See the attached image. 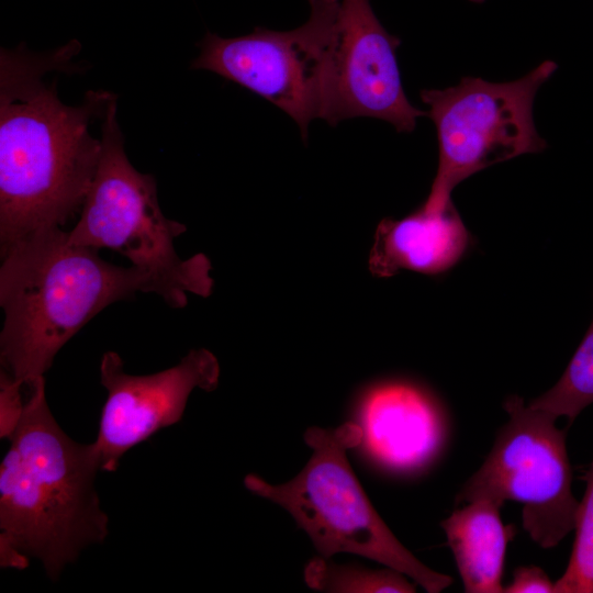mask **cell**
Segmentation results:
<instances>
[{
  "mask_svg": "<svg viewBox=\"0 0 593 593\" xmlns=\"http://www.w3.org/2000/svg\"><path fill=\"white\" fill-rule=\"evenodd\" d=\"M76 40L48 53L23 44L0 53V246L63 228L80 212L94 178L101 139L90 126L116 97L88 91L78 107L64 103L46 74L69 69Z\"/></svg>",
  "mask_w": 593,
  "mask_h": 593,
  "instance_id": "6da1fadb",
  "label": "cell"
},
{
  "mask_svg": "<svg viewBox=\"0 0 593 593\" xmlns=\"http://www.w3.org/2000/svg\"><path fill=\"white\" fill-rule=\"evenodd\" d=\"M23 382L24 413L0 467V564L22 570L36 558L56 580L108 536L94 489L100 456L94 443H76L57 424L44 376Z\"/></svg>",
  "mask_w": 593,
  "mask_h": 593,
  "instance_id": "7a4b0ae2",
  "label": "cell"
},
{
  "mask_svg": "<svg viewBox=\"0 0 593 593\" xmlns=\"http://www.w3.org/2000/svg\"><path fill=\"white\" fill-rule=\"evenodd\" d=\"M1 257V370L18 381L44 376L60 348L111 303L136 292L166 298L155 276L105 261L63 228L27 236Z\"/></svg>",
  "mask_w": 593,
  "mask_h": 593,
  "instance_id": "3957f363",
  "label": "cell"
},
{
  "mask_svg": "<svg viewBox=\"0 0 593 593\" xmlns=\"http://www.w3.org/2000/svg\"><path fill=\"white\" fill-rule=\"evenodd\" d=\"M304 440L313 454L293 479L276 485L248 474L245 486L290 513L323 558L339 552L359 555L404 573L428 593L452 583L451 577L416 559L371 505L346 456L361 444L359 424L310 427Z\"/></svg>",
  "mask_w": 593,
  "mask_h": 593,
  "instance_id": "277c9868",
  "label": "cell"
},
{
  "mask_svg": "<svg viewBox=\"0 0 593 593\" xmlns=\"http://www.w3.org/2000/svg\"><path fill=\"white\" fill-rule=\"evenodd\" d=\"M101 144L94 178L68 239L115 250L152 273L164 286L165 302L171 307L186 306L188 294L209 296L214 284L211 261L202 253L188 259L177 255L175 239L187 227L163 214L155 178L130 163L116 120V97L103 118Z\"/></svg>",
  "mask_w": 593,
  "mask_h": 593,
  "instance_id": "5b68a950",
  "label": "cell"
},
{
  "mask_svg": "<svg viewBox=\"0 0 593 593\" xmlns=\"http://www.w3.org/2000/svg\"><path fill=\"white\" fill-rule=\"evenodd\" d=\"M310 16L290 31L255 27L224 38L208 32L191 68L213 71L270 101L299 125L335 124L338 18L342 0H307Z\"/></svg>",
  "mask_w": 593,
  "mask_h": 593,
  "instance_id": "8992f818",
  "label": "cell"
},
{
  "mask_svg": "<svg viewBox=\"0 0 593 593\" xmlns=\"http://www.w3.org/2000/svg\"><path fill=\"white\" fill-rule=\"evenodd\" d=\"M557 68V63L547 59L513 81L462 77L456 86L421 91L438 143V166L427 204L445 206L451 202L452 190L468 177L546 148L533 107L538 89Z\"/></svg>",
  "mask_w": 593,
  "mask_h": 593,
  "instance_id": "52a82bcc",
  "label": "cell"
},
{
  "mask_svg": "<svg viewBox=\"0 0 593 593\" xmlns=\"http://www.w3.org/2000/svg\"><path fill=\"white\" fill-rule=\"evenodd\" d=\"M503 407L508 422L457 503L519 502L524 529L540 547L552 548L574 529L579 505L571 491L566 432L556 427L555 417L526 405L518 395L508 396Z\"/></svg>",
  "mask_w": 593,
  "mask_h": 593,
  "instance_id": "ba28073f",
  "label": "cell"
},
{
  "mask_svg": "<svg viewBox=\"0 0 593 593\" xmlns=\"http://www.w3.org/2000/svg\"><path fill=\"white\" fill-rule=\"evenodd\" d=\"M220 366L208 349L190 350L176 366L134 376L115 351L103 354L100 381L108 395L94 445L102 471H114L122 456L158 430L178 423L194 389L213 391Z\"/></svg>",
  "mask_w": 593,
  "mask_h": 593,
  "instance_id": "9c48e42d",
  "label": "cell"
},
{
  "mask_svg": "<svg viewBox=\"0 0 593 593\" xmlns=\"http://www.w3.org/2000/svg\"><path fill=\"white\" fill-rule=\"evenodd\" d=\"M338 27L335 124L367 116L412 132L427 113L405 96L396 60L401 40L383 27L370 0H342Z\"/></svg>",
  "mask_w": 593,
  "mask_h": 593,
  "instance_id": "30bf717a",
  "label": "cell"
},
{
  "mask_svg": "<svg viewBox=\"0 0 593 593\" xmlns=\"http://www.w3.org/2000/svg\"><path fill=\"white\" fill-rule=\"evenodd\" d=\"M358 413L361 444L388 467H418L439 443V406L415 383L389 380L370 387L360 399Z\"/></svg>",
  "mask_w": 593,
  "mask_h": 593,
  "instance_id": "8fae6325",
  "label": "cell"
},
{
  "mask_svg": "<svg viewBox=\"0 0 593 593\" xmlns=\"http://www.w3.org/2000/svg\"><path fill=\"white\" fill-rule=\"evenodd\" d=\"M473 245L452 201L443 208L423 202L406 216L378 224L368 267L378 278L403 270L440 276L457 266Z\"/></svg>",
  "mask_w": 593,
  "mask_h": 593,
  "instance_id": "7c38bea8",
  "label": "cell"
},
{
  "mask_svg": "<svg viewBox=\"0 0 593 593\" xmlns=\"http://www.w3.org/2000/svg\"><path fill=\"white\" fill-rule=\"evenodd\" d=\"M501 505L478 500L440 523L467 593H501L504 557L515 529L500 516Z\"/></svg>",
  "mask_w": 593,
  "mask_h": 593,
  "instance_id": "4fadbf2b",
  "label": "cell"
},
{
  "mask_svg": "<svg viewBox=\"0 0 593 593\" xmlns=\"http://www.w3.org/2000/svg\"><path fill=\"white\" fill-rule=\"evenodd\" d=\"M593 403V320L558 382L529 405L571 424Z\"/></svg>",
  "mask_w": 593,
  "mask_h": 593,
  "instance_id": "5bb4252c",
  "label": "cell"
},
{
  "mask_svg": "<svg viewBox=\"0 0 593 593\" xmlns=\"http://www.w3.org/2000/svg\"><path fill=\"white\" fill-rule=\"evenodd\" d=\"M306 584L317 591L332 593L415 592L404 573L387 567L371 570L358 566H340L328 559H312L304 569Z\"/></svg>",
  "mask_w": 593,
  "mask_h": 593,
  "instance_id": "9a60e30c",
  "label": "cell"
},
{
  "mask_svg": "<svg viewBox=\"0 0 593 593\" xmlns=\"http://www.w3.org/2000/svg\"><path fill=\"white\" fill-rule=\"evenodd\" d=\"M581 479L586 488L575 514L573 548L553 593H593V461Z\"/></svg>",
  "mask_w": 593,
  "mask_h": 593,
  "instance_id": "2e32d148",
  "label": "cell"
},
{
  "mask_svg": "<svg viewBox=\"0 0 593 593\" xmlns=\"http://www.w3.org/2000/svg\"><path fill=\"white\" fill-rule=\"evenodd\" d=\"M25 387L23 381L13 379L1 370L0 373V437L10 439L15 433L25 409Z\"/></svg>",
  "mask_w": 593,
  "mask_h": 593,
  "instance_id": "e0dca14e",
  "label": "cell"
},
{
  "mask_svg": "<svg viewBox=\"0 0 593 593\" xmlns=\"http://www.w3.org/2000/svg\"><path fill=\"white\" fill-rule=\"evenodd\" d=\"M555 583L550 581L546 572L536 567H519L515 569L513 581L503 588L505 593L544 592L553 593Z\"/></svg>",
  "mask_w": 593,
  "mask_h": 593,
  "instance_id": "ac0fdd59",
  "label": "cell"
},
{
  "mask_svg": "<svg viewBox=\"0 0 593 593\" xmlns=\"http://www.w3.org/2000/svg\"><path fill=\"white\" fill-rule=\"evenodd\" d=\"M471 2H474V3H483L485 0H469Z\"/></svg>",
  "mask_w": 593,
  "mask_h": 593,
  "instance_id": "d6986e66",
  "label": "cell"
}]
</instances>
